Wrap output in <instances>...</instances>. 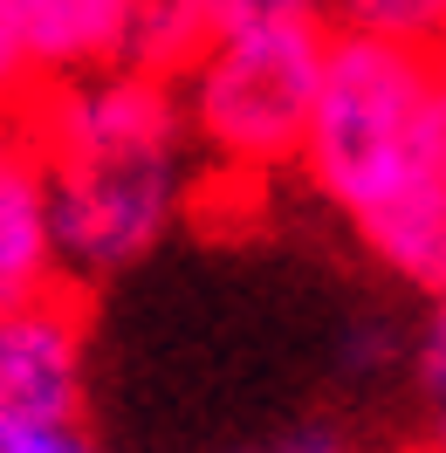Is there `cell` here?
I'll use <instances>...</instances> for the list:
<instances>
[{
	"label": "cell",
	"instance_id": "obj_3",
	"mask_svg": "<svg viewBox=\"0 0 446 453\" xmlns=\"http://www.w3.org/2000/svg\"><path fill=\"white\" fill-rule=\"evenodd\" d=\"M330 21L303 28H261V35H220L193 56L179 76V117L186 138H199L234 172H275L303 151L316 76H323Z\"/></svg>",
	"mask_w": 446,
	"mask_h": 453
},
{
	"label": "cell",
	"instance_id": "obj_12",
	"mask_svg": "<svg viewBox=\"0 0 446 453\" xmlns=\"http://www.w3.org/2000/svg\"><path fill=\"white\" fill-rule=\"evenodd\" d=\"M0 453H96L83 426H14L0 419Z\"/></svg>",
	"mask_w": 446,
	"mask_h": 453
},
{
	"label": "cell",
	"instance_id": "obj_2",
	"mask_svg": "<svg viewBox=\"0 0 446 453\" xmlns=\"http://www.w3.org/2000/svg\"><path fill=\"white\" fill-rule=\"evenodd\" d=\"M440 76H446L440 49H405L385 35L330 28L309 131H303V151H296L309 186L330 206H343L350 220L371 213L412 158V131Z\"/></svg>",
	"mask_w": 446,
	"mask_h": 453
},
{
	"label": "cell",
	"instance_id": "obj_1",
	"mask_svg": "<svg viewBox=\"0 0 446 453\" xmlns=\"http://www.w3.org/2000/svg\"><path fill=\"white\" fill-rule=\"evenodd\" d=\"M42 165L49 248L69 288L111 282L144 261L186 199V117L179 89L138 69L49 83L21 111Z\"/></svg>",
	"mask_w": 446,
	"mask_h": 453
},
{
	"label": "cell",
	"instance_id": "obj_14",
	"mask_svg": "<svg viewBox=\"0 0 446 453\" xmlns=\"http://www.w3.org/2000/svg\"><path fill=\"white\" fill-rule=\"evenodd\" d=\"M21 151H28V131H21V117L0 111V165H7V158H21Z\"/></svg>",
	"mask_w": 446,
	"mask_h": 453
},
{
	"label": "cell",
	"instance_id": "obj_4",
	"mask_svg": "<svg viewBox=\"0 0 446 453\" xmlns=\"http://www.w3.org/2000/svg\"><path fill=\"white\" fill-rule=\"evenodd\" d=\"M83 288L56 282L21 310H0V419L14 426H83Z\"/></svg>",
	"mask_w": 446,
	"mask_h": 453
},
{
	"label": "cell",
	"instance_id": "obj_11",
	"mask_svg": "<svg viewBox=\"0 0 446 453\" xmlns=\"http://www.w3.org/2000/svg\"><path fill=\"white\" fill-rule=\"evenodd\" d=\"M206 42L220 35H261V28H303V21H330L323 0H199Z\"/></svg>",
	"mask_w": 446,
	"mask_h": 453
},
{
	"label": "cell",
	"instance_id": "obj_5",
	"mask_svg": "<svg viewBox=\"0 0 446 453\" xmlns=\"http://www.w3.org/2000/svg\"><path fill=\"white\" fill-rule=\"evenodd\" d=\"M35 89L124 69V0H7Z\"/></svg>",
	"mask_w": 446,
	"mask_h": 453
},
{
	"label": "cell",
	"instance_id": "obj_8",
	"mask_svg": "<svg viewBox=\"0 0 446 453\" xmlns=\"http://www.w3.org/2000/svg\"><path fill=\"white\" fill-rule=\"evenodd\" d=\"M199 49H206L199 0H124V69L179 83Z\"/></svg>",
	"mask_w": 446,
	"mask_h": 453
},
{
	"label": "cell",
	"instance_id": "obj_9",
	"mask_svg": "<svg viewBox=\"0 0 446 453\" xmlns=\"http://www.w3.org/2000/svg\"><path fill=\"white\" fill-rule=\"evenodd\" d=\"M323 14H336V28L385 35L405 49H440V0H323Z\"/></svg>",
	"mask_w": 446,
	"mask_h": 453
},
{
	"label": "cell",
	"instance_id": "obj_7",
	"mask_svg": "<svg viewBox=\"0 0 446 453\" xmlns=\"http://www.w3.org/2000/svg\"><path fill=\"white\" fill-rule=\"evenodd\" d=\"M56 248H49V206H42V165L35 151L0 165V310H21L35 296H49Z\"/></svg>",
	"mask_w": 446,
	"mask_h": 453
},
{
	"label": "cell",
	"instance_id": "obj_13",
	"mask_svg": "<svg viewBox=\"0 0 446 453\" xmlns=\"http://www.w3.org/2000/svg\"><path fill=\"white\" fill-rule=\"evenodd\" d=\"M28 96H35V76H28V62H21V42H14V21H7V0H0V111H28Z\"/></svg>",
	"mask_w": 446,
	"mask_h": 453
},
{
	"label": "cell",
	"instance_id": "obj_15",
	"mask_svg": "<svg viewBox=\"0 0 446 453\" xmlns=\"http://www.w3.org/2000/svg\"><path fill=\"white\" fill-rule=\"evenodd\" d=\"M440 49H446V0H440Z\"/></svg>",
	"mask_w": 446,
	"mask_h": 453
},
{
	"label": "cell",
	"instance_id": "obj_10",
	"mask_svg": "<svg viewBox=\"0 0 446 453\" xmlns=\"http://www.w3.org/2000/svg\"><path fill=\"white\" fill-rule=\"evenodd\" d=\"M405 350H412V385H419V405H426V440H433V453H446V303L419 316Z\"/></svg>",
	"mask_w": 446,
	"mask_h": 453
},
{
	"label": "cell",
	"instance_id": "obj_6",
	"mask_svg": "<svg viewBox=\"0 0 446 453\" xmlns=\"http://www.w3.org/2000/svg\"><path fill=\"white\" fill-rule=\"evenodd\" d=\"M358 234L405 288L446 303V172H405L371 213H358Z\"/></svg>",
	"mask_w": 446,
	"mask_h": 453
}]
</instances>
